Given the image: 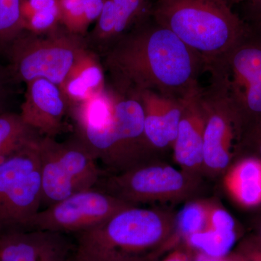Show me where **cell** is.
<instances>
[{
  "label": "cell",
  "mask_w": 261,
  "mask_h": 261,
  "mask_svg": "<svg viewBox=\"0 0 261 261\" xmlns=\"http://www.w3.org/2000/svg\"><path fill=\"white\" fill-rule=\"evenodd\" d=\"M171 222V217L162 211L130 205L99 226L77 233L78 243L129 253L159 243Z\"/></svg>",
  "instance_id": "8"
},
{
  "label": "cell",
  "mask_w": 261,
  "mask_h": 261,
  "mask_svg": "<svg viewBox=\"0 0 261 261\" xmlns=\"http://www.w3.org/2000/svg\"><path fill=\"white\" fill-rule=\"evenodd\" d=\"M115 90H151L184 99L198 92L207 72L203 58L169 29L145 15L105 51Z\"/></svg>",
  "instance_id": "1"
},
{
  "label": "cell",
  "mask_w": 261,
  "mask_h": 261,
  "mask_svg": "<svg viewBox=\"0 0 261 261\" xmlns=\"http://www.w3.org/2000/svg\"><path fill=\"white\" fill-rule=\"evenodd\" d=\"M69 109L60 87L44 79L27 84L20 115L23 121L42 137L55 138L63 130Z\"/></svg>",
  "instance_id": "13"
},
{
  "label": "cell",
  "mask_w": 261,
  "mask_h": 261,
  "mask_svg": "<svg viewBox=\"0 0 261 261\" xmlns=\"http://www.w3.org/2000/svg\"><path fill=\"white\" fill-rule=\"evenodd\" d=\"M189 238L192 245L205 252L207 256L216 258L224 256L231 250L236 240V235L234 230L206 227Z\"/></svg>",
  "instance_id": "21"
},
{
  "label": "cell",
  "mask_w": 261,
  "mask_h": 261,
  "mask_svg": "<svg viewBox=\"0 0 261 261\" xmlns=\"http://www.w3.org/2000/svg\"><path fill=\"white\" fill-rule=\"evenodd\" d=\"M59 5V0H22V21L34 13L42 10H49Z\"/></svg>",
  "instance_id": "28"
},
{
  "label": "cell",
  "mask_w": 261,
  "mask_h": 261,
  "mask_svg": "<svg viewBox=\"0 0 261 261\" xmlns=\"http://www.w3.org/2000/svg\"><path fill=\"white\" fill-rule=\"evenodd\" d=\"M224 185L230 196L239 205L254 207L261 205V159H243L229 170Z\"/></svg>",
  "instance_id": "18"
},
{
  "label": "cell",
  "mask_w": 261,
  "mask_h": 261,
  "mask_svg": "<svg viewBox=\"0 0 261 261\" xmlns=\"http://www.w3.org/2000/svg\"><path fill=\"white\" fill-rule=\"evenodd\" d=\"M228 5L233 8V5L245 4V3H251L255 0H226Z\"/></svg>",
  "instance_id": "30"
},
{
  "label": "cell",
  "mask_w": 261,
  "mask_h": 261,
  "mask_svg": "<svg viewBox=\"0 0 261 261\" xmlns=\"http://www.w3.org/2000/svg\"><path fill=\"white\" fill-rule=\"evenodd\" d=\"M144 110V129L153 150L173 147L181 119L184 99L166 97L151 90L133 92Z\"/></svg>",
  "instance_id": "14"
},
{
  "label": "cell",
  "mask_w": 261,
  "mask_h": 261,
  "mask_svg": "<svg viewBox=\"0 0 261 261\" xmlns=\"http://www.w3.org/2000/svg\"><path fill=\"white\" fill-rule=\"evenodd\" d=\"M106 0H59L61 24L84 37L89 25L97 21Z\"/></svg>",
  "instance_id": "19"
},
{
  "label": "cell",
  "mask_w": 261,
  "mask_h": 261,
  "mask_svg": "<svg viewBox=\"0 0 261 261\" xmlns=\"http://www.w3.org/2000/svg\"><path fill=\"white\" fill-rule=\"evenodd\" d=\"M15 84L8 68L0 64V113L6 112V104L10 95V87Z\"/></svg>",
  "instance_id": "29"
},
{
  "label": "cell",
  "mask_w": 261,
  "mask_h": 261,
  "mask_svg": "<svg viewBox=\"0 0 261 261\" xmlns=\"http://www.w3.org/2000/svg\"><path fill=\"white\" fill-rule=\"evenodd\" d=\"M3 49L15 83L44 79L60 87L88 49V44L84 37L68 32L61 24L46 34L24 30Z\"/></svg>",
  "instance_id": "4"
},
{
  "label": "cell",
  "mask_w": 261,
  "mask_h": 261,
  "mask_svg": "<svg viewBox=\"0 0 261 261\" xmlns=\"http://www.w3.org/2000/svg\"><path fill=\"white\" fill-rule=\"evenodd\" d=\"M59 87L68 108L106 89L102 66L92 51L87 49L79 58Z\"/></svg>",
  "instance_id": "17"
},
{
  "label": "cell",
  "mask_w": 261,
  "mask_h": 261,
  "mask_svg": "<svg viewBox=\"0 0 261 261\" xmlns=\"http://www.w3.org/2000/svg\"><path fill=\"white\" fill-rule=\"evenodd\" d=\"M207 227L220 230H234L232 216L221 207H209Z\"/></svg>",
  "instance_id": "26"
},
{
  "label": "cell",
  "mask_w": 261,
  "mask_h": 261,
  "mask_svg": "<svg viewBox=\"0 0 261 261\" xmlns=\"http://www.w3.org/2000/svg\"><path fill=\"white\" fill-rule=\"evenodd\" d=\"M149 0H106L96 21L94 34L113 46L139 20L149 14Z\"/></svg>",
  "instance_id": "16"
},
{
  "label": "cell",
  "mask_w": 261,
  "mask_h": 261,
  "mask_svg": "<svg viewBox=\"0 0 261 261\" xmlns=\"http://www.w3.org/2000/svg\"><path fill=\"white\" fill-rule=\"evenodd\" d=\"M22 0H0V48L4 49L24 31Z\"/></svg>",
  "instance_id": "22"
},
{
  "label": "cell",
  "mask_w": 261,
  "mask_h": 261,
  "mask_svg": "<svg viewBox=\"0 0 261 261\" xmlns=\"http://www.w3.org/2000/svg\"><path fill=\"white\" fill-rule=\"evenodd\" d=\"M148 162L106 175L96 187L132 205L181 198L190 191L191 180L186 173Z\"/></svg>",
  "instance_id": "9"
},
{
  "label": "cell",
  "mask_w": 261,
  "mask_h": 261,
  "mask_svg": "<svg viewBox=\"0 0 261 261\" xmlns=\"http://www.w3.org/2000/svg\"><path fill=\"white\" fill-rule=\"evenodd\" d=\"M197 261H219L216 260L214 257L207 256L206 255H201L197 258Z\"/></svg>",
  "instance_id": "31"
},
{
  "label": "cell",
  "mask_w": 261,
  "mask_h": 261,
  "mask_svg": "<svg viewBox=\"0 0 261 261\" xmlns=\"http://www.w3.org/2000/svg\"><path fill=\"white\" fill-rule=\"evenodd\" d=\"M211 79L224 89L242 126L261 118V36L249 31L233 49L209 65Z\"/></svg>",
  "instance_id": "7"
},
{
  "label": "cell",
  "mask_w": 261,
  "mask_h": 261,
  "mask_svg": "<svg viewBox=\"0 0 261 261\" xmlns=\"http://www.w3.org/2000/svg\"><path fill=\"white\" fill-rule=\"evenodd\" d=\"M200 96L205 114L203 166L223 171L231 161L233 141L240 144L241 124L224 89L215 81L210 80L208 87H202Z\"/></svg>",
  "instance_id": "11"
},
{
  "label": "cell",
  "mask_w": 261,
  "mask_h": 261,
  "mask_svg": "<svg viewBox=\"0 0 261 261\" xmlns=\"http://www.w3.org/2000/svg\"><path fill=\"white\" fill-rule=\"evenodd\" d=\"M149 14L200 55L207 69L250 31L226 0H157Z\"/></svg>",
  "instance_id": "2"
},
{
  "label": "cell",
  "mask_w": 261,
  "mask_h": 261,
  "mask_svg": "<svg viewBox=\"0 0 261 261\" xmlns=\"http://www.w3.org/2000/svg\"><path fill=\"white\" fill-rule=\"evenodd\" d=\"M209 206L198 202L187 204L178 215L180 231L187 236L200 232L207 227Z\"/></svg>",
  "instance_id": "24"
},
{
  "label": "cell",
  "mask_w": 261,
  "mask_h": 261,
  "mask_svg": "<svg viewBox=\"0 0 261 261\" xmlns=\"http://www.w3.org/2000/svg\"><path fill=\"white\" fill-rule=\"evenodd\" d=\"M130 205L94 187L77 192L39 211L33 219L29 230L83 232L99 226Z\"/></svg>",
  "instance_id": "10"
},
{
  "label": "cell",
  "mask_w": 261,
  "mask_h": 261,
  "mask_svg": "<svg viewBox=\"0 0 261 261\" xmlns=\"http://www.w3.org/2000/svg\"><path fill=\"white\" fill-rule=\"evenodd\" d=\"M260 235H261V226H260Z\"/></svg>",
  "instance_id": "33"
},
{
  "label": "cell",
  "mask_w": 261,
  "mask_h": 261,
  "mask_svg": "<svg viewBox=\"0 0 261 261\" xmlns=\"http://www.w3.org/2000/svg\"><path fill=\"white\" fill-rule=\"evenodd\" d=\"M39 138L0 161V234L29 230L33 219L41 210Z\"/></svg>",
  "instance_id": "6"
},
{
  "label": "cell",
  "mask_w": 261,
  "mask_h": 261,
  "mask_svg": "<svg viewBox=\"0 0 261 261\" xmlns=\"http://www.w3.org/2000/svg\"><path fill=\"white\" fill-rule=\"evenodd\" d=\"M65 233L23 230L0 234V261H67L73 250Z\"/></svg>",
  "instance_id": "12"
},
{
  "label": "cell",
  "mask_w": 261,
  "mask_h": 261,
  "mask_svg": "<svg viewBox=\"0 0 261 261\" xmlns=\"http://www.w3.org/2000/svg\"><path fill=\"white\" fill-rule=\"evenodd\" d=\"M40 137L23 121L20 113H0V161Z\"/></svg>",
  "instance_id": "20"
},
{
  "label": "cell",
  "mask_w": 261,
  "mask_h": 261,
  "mask_svg": "<svg viewBox=\"0 0 261 261\" xmlns=\"http://www.w3.org/2000/svg\"><path fill=\"white\" fill-rule=\"evenodd\" d=\"M202 88L184 99L181 119L172 147L175 161L187 171H196L203 166L205 114L201 100Z\"/></svg>",
  "instance_id": "15"
},
{
  "label": "cell",
  "mask_w": 261,
  "mask_h": 261,
  "mask_svg": "<svg viewBox=\"0 0 261 261\" xmlns=\"http://www.w3.org/2000/svg\"><path fill=\"white\" fill-rule=\"evenodd\" d=\"M245 14L243 18L252 32L261 36V0L245 3Z\"/></svg>",
  "instance_id": "27"
},
{
  "label": "cell",
  "mask_w": 261,
  "mask_h": 261,
  "mask_svg": "<svg viewBox=\"0 0 261 261\" xmlns=\"http://www.w3.org/2000/svg\"><path fill=\"white\" fill-rule=\"evenodd\" d=\"M116 92L111 116L99 123L76 121L75 137L88 147L106 171L117 173L148 161L153 149L144 129V110L135 93Z\"/></svg>",
  "instance_id": "3"
},
{
  "label": "cell",
  "mask_w": 261,
  "mask_h": 261,
  "mask_svg": "<svg viewBox=\"0 0 261 261\" xmlns=\"http://www.w3.org/2000/svg\"><path fill=\"white\" fill-rule=\"evenodd\" d=\"M239 147L250 149L261 159V118L243 130Z\"/></svg>",
  "instance_id": "25"
},
{
  "label": "cell",
  "mask_w": 261,
  "mask_h": 261,
  "mask_svg": "<svg viewBox=\"0 0 261 261\" xmlns=\"http://www.w3.org/2000/svg\"><path fill=\"white\" fill-rule=\"evenodd\" d=\"M38 149L42 182L41 210L77 192L94 188L108 174L77 137L64 142L41 137Z\"/></svg>",
  "instance_id": "5"
},
{
  "label": "cell",
  "mask_w": 261,
  "mask_h": 261,
  "mask_svg": "<svg viewBox=\"0 0 261 261\" xmlns=\"http://www.w3.org/2000/svg\"><path fill=\"white\" fill-rule=\"evenodd\" d=\"M67 261H144L143 259L129 253L78 243Z\"/></svg>",
  "instance_id": "23"
},
{
  "label": "cell",
  "mask_w": 261,
  "mask_h": 261,
  "mask_svg": "<svg viewBox=\"0 0 261 261\" xmlns=\"http://www.w3.org/2000/svg\"><path fill=\"white\" fill-rule=\"evenodd\" d=\"M166 261H185V260H182L181 257H173V258L169 259V260H168Z\"/></svg>",
  "instance_id": "32"
}]
</instances>
